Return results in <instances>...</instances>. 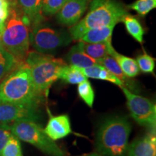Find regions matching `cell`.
Wrapping results in <instances>:
<instances>
[{
  "instance_id": "5b68a950",
  "label": "cell",
  "mask_w": 156,
  "mask_h": 156,
  "mask_svg": "<svg viewBox=\"0 0 156 156\" xmlns=\"http://www.w3.org/2000/svg\"><path fill=\"white\" fill-rule=\"evenodd\" d=\"M15 9H11L10 17L5 23L1 34L3 48L14 56L20 64L23 63L30 46L29 28Z\"/></svg>"
},
{
  "instance_id": "4316f807",
  "label": "cell",
  "mask_w": 156,
  "mask_h": 156,
  "mask_svg": "<svg viewBox=\"0 0 156 156\" xmlns=\"http://www.w3.org/2000/svg\"><path fill=\"white\" fill-rule=\"evenodd\" d=\"M140 71L143 73H153L155 69V59L147 54L138 56L136 60Z\"/></svg>"
},
{
  "instance_id": "e0dca14e",
  "label": "cell",
  "mask_w": 156,
  "mask_h": 156,
  "mask_svg": "<svg viewBox=\"0 0 156 156\" xmlns=\"http://www.w3.org/2000/svg\"><path fill=\"white\" fill-rule=\"evenodd\" d=\"M67 60L70 65H74L80 68L91 67L97 63V61L87 55L77 44L73 46L67 55Z\"/></svg>"
},
{
  "instance_id": "8fae6325",
  "label": "cell",
  "mask_w": 156,
  "mask_h": 156,
  "mask_svg": "<svg viewBox=\"0 0 156 156\" xmlns=\"http://www.w3.org/2000/svg\"><path fill=\"white\" fill-rule=\"evenodd\" d=\"M44 129L46 134L54 141L65 137L72 133L69 116L67 114L51 116Z\"/></svg>"
},
{
  "instance_id": "7a4b0ae2",
  "label": "cell",
  "mask_w": 156,
  "mask_h": 156,
  "mask_svg": "<svg viewBox=\"0 0 156 156\" xmlns=\"http://www.w3.org/2000/svg\"><path fill=\"white\" fill-rule=\"evenodd\" d=\"M131 123L126 117L112 116L101 124L97 132L95 148L103 156H126Z\"/></svg>"
},
{
  "instance_id": "ffe728a7",
  "label": "cell",
  "mask_w": 156,
  "mask_h": 156,
  "mask_svg": "<svg viewBox=\"0 0 156 156\" xmlns=\"http://www.w3.org/2000/svg\"><path fill=\"white\" fill-rule=\"evenodd\" d=\"M19 64H20L17 62L14 56L5 48L0 50V83Z\"/></svg>"
},
{
  "instance_id": "9c48e42d",
  "label": "cell",
  "mask_w": 156,
  "mask_h": 156,
  "mask_svg": "<svg viewBox=\"0 0 156 156\" xmlns=\"http://www.w3.org/2000/svg\"><path fill=\"white\" fill-rule=\"evenodd\" d=\"M38 106H24L0 101V124H8L20 120L36 122L40 118Z\"/></svg>"
},
{
  "instance_id": "ba28073f",
  "label": "cell",
  "mask_w": 156,
  "mask_h": 156,
  "mask_svg": "<svg viewBox=\"0 0 156 156\" xmlns=\"http://www.w3.org/2000/svg\"><path fill=\"white\" fill-rule=\"evenodd\" d=\"M125 95L127 106L132 118L142 126L155 129L156 106L153 101L133 93L125 87H121Z\"/></svg>"
},
{
  "instance_id": "cb8c5ba5",
  "label": "cell",
  "mask_w": 156,
  "mask_h": 156,
  "mask_svg": "<svg viewBox=\"0 0 156 156\" xmlns=\"http://www.w3.org/2000/svg\"><path fill=\"white\" fill-rule=\"evenodd\" d=\"M0 156H23L20 142L14 134L10 136L2 151Z\"/></svg>"
},
{
  "instance_id": "f546056e",
  "label": "cell",
  "mask_w": 156,
  "mask_h": 156,
  "mask_svg": "<svg viewBox=\"0 0 156 156\" xmlns=\"http://www.w3.org/2000/svg\"><path fill=\"white\" fill-rule=\"evenodd\" d=\"M3 48V46H2V39H1V35H0V50L2 49Z\"/></svg>"
},
{
  "instance_id": "83f0119b",
  "label": "cell",
  "mask_w": 156,
  "mask_h": 156,
  "mask_svg": "<svg viewBox=\"0 0 156 156\" xmlns=\"http://www.w3.org/2000/svg\"><path fill=\"white\" fill-rule=\"evenodd\" d=\"M12 134L10 125L8 124H0V154Z\"/></svg>"
},
{
  "instance_id": "5bb4252c",
  "label": "cell",
  "mask_w": 156,
  "mask_h": 156,
  "mask_svg": "<svg viewBox=\"0 0 156 156\" xmlns=\"http://www.w3.org/2000/svg\"><path fill=\"white\" fill-rule=\"evenodd\" d=\"M97 63L100 65L103 66L108 69L110 73H112L113 75L116 76V77L119 79L124 84V86L126 87L129 90H131L132 91L138 90L137 87H136V85L130 80L129 77H126L123 73L122 69H121L119 64L117 63L116 60L112 56H106L101 59L98 60Z\"/></svg>"
},
{
  "instance_id": "7c38bea8",
  "label": "cell",
  "mask_w": 156,
  "mask_h": 156,
  "mask_svg": "<svg viewBox=\"0 0 156 156\" xmlns=\"http://www.w3.org/2000/svg\"><path fill=\"white\" fill-rule=\"evenodd\" d=\"M126 156H156L155 134H147L134 140L129 145Z\"/></svg>"
},
{
  "instance_id": "d4e9b609",
  "label": "cell",
  "mask_w": 156,
  "mask_h": 156,
  "mask_svg": "<svg viewBox=\"0 0 156 156\" xmlns=\"http://www.w3.org/2000/svg\"><path fill=\"white\" fill-rule=\"evenodd\" d=\"M138 14L144 16L156 7V0H136L129 6Z\"/></svg>"
},
{
  "instance_id": "9a60e30c",
  "label": "cell",
  "mask_w": 156,
  "mask_h": 156,
  "mask_svg": "<svg viewBox=\"0 0 156 156\" xmlns=\"http://www.w3.org/2000/svg\"><path fill=\"white\" fill-rule=\"evenodd\" d=\"M80 69L87 77L108 81L120 87H124V84L119 79H118L116 76L113 75L112 73H110L104 67L98 64H95L89 67L80 68Z\"/></svg>"
},
{
  "instance_id": "7402d4cb",
  "label": "cell",
  "mask_w": 156,
  "mask_h": 156,
  "mask_svg": "<svg viewBox=\"0 0 156 156\" xmlns=\"http://www.w3.org/2000/svg\"><path fill=\"white\" fill-rule=\"evenodd\" d=\"M21 9L30 20L38 23L41 17L42 0H18Z\"/></svg>"
},
{
  "instance_id": "44dd1931",
  "label": "cell",
  "mask_w": 156,
  "mask_h": 156,
  "mask_svg": "<svg viewBox=\"0 0 156 156\" xmlns=\"http://www.w3.org/2000/svg\"><path fill=\"white\" fill-rule=\"evenodd\" d=\"M122 22L125 25L126 29L129 34L131 35L136 41L142 44L145 31L140 21L135 17L127 14L123 17Z\"/></svg>"
},
{
  "instance_id": "6da1fadb",
  "label": "cell",
  "mask_w": 156,
  "mask_h": 156,
  "mask_svg": "<svg viewBox=\"0 0 156 156\" xmlns=\"http://www.w3.org/2000/svg\"><path fill=\"white\" fill-rule=\"evenodd\" d=\"M44 98L35 88L30 70L23 63L0 83V101L38 106Z\"/></svg>"
},
{
  "instance_id": "4fadbf2b",
  "label": "cell",
  "mask_w": 156,
  "mask_h": 156,
  "mask_svg": "<svg viewBox=\"0 0 156 156\" xmlns=\"http://www.w3.org/2000/svg\"><path fill=\"white\" fill-rule=\"evenodd\" d=\"M77 44L87 55L96 61L106 56H112L115 51L112 42L85 43L80 41Z\"/></svg>"
},
{
  "instance_id": "277c9868",
  "label": "cell",
  "mask_w": 156,
  "mask_h": 156,
  "mask_svg": "<svg viewBox=\"0 0 156 156\" xmlns=\"http://www.w3.org/2000/svg\"><path fill=\"white\" fill-rule=\"evenodd\" d=\"M25 64L30 68L35 88L44 98H47L50 87L58 79L60 71L67 65L61 58L38 51L29 52Z\"/></svg>"
},
{
  "instance_id": "f1b7e54d",
  "label": "cell",
  "mask_w": 156,
  "mask_h": 156,
  "mask_svg": "<svg viewBox=\"0 0 156 156\" xmlns=\"http://www.w3.org/2000/svg\"><path fill=\"white\" fill-rule=\"evenodd\" d=\"M83 156H103V155H101V154H99V153H90V154H87V155H85Z\"/></svg>"
},
{
  "instance_id": "30bf717a",
  "label": "cell",
  "mask_w": 156,
  "mask_h": 156,
  "mask_svg": "<svg viewBox=\"0 0 156 156\" xmlns=\"http://www.w3.org/2000/svg\"><path fill=\"white\" fill-rule=\"evenodd\" d=\"M88 0H67L57 12V20L65 26L75 25L87 7Z\"/></svg>"
},
{
  "instance_id": "ac0fdd59",
  "label": "cell",
  "mask_w": 156,
  "mask_h": 156,
  "mask_svg": "<svg viewBox=\"0 0 156 156\" xmlns=\"http://www.w3.org/2000/svg\"><path fill=\"white\" fill-rule=\"evenodd\" d=\"M112 56L116 60L117 63L126 77L132 78L140 74V71L137 63L134 58L117 53L116 51L113 53Z\"/></svg>"
},
{
  "instance_id": "603a6c76",
  "label": "cell",
  "mask_w": 156,
  "mask_h": 156,
  "mask_svg": "<svg viewBox=\"0 0 156 156\" xmlns=\"http://www.w3.org/2000/svg\"><path fill=\"white\" fill-rule=\"evenodd\" d=\"M77 93L80 98L89 107H93L95 100V92L92 85L87 80L78 84Z\"/></svg>"
},
{
  "instance_id": "52a82bcc",
  "label": "cell",
  "mask_w": 156,
  "mask_h": 156,
  "mask_svg": "<svg viewBox=\"0 0 156 156\" xmlns=\"http://www.w3.org/2000/svg\"><path fill=\"white\" fill-rule=\"evenodd\" d=\"M30 44L36 51L43 54L53 52L68 45L73 40L67 33L36 23L29 34Z\"/></svg>"
},
{
  "instance_id": "4dcf8cb0",
  "label": "cell",
  "mask_w": 156,
  "mask_h": 156,
  "mask_svg": "<svg viewBox=\"0 0 156 156\" xmlns=\"http://www.w3.org/2000/svg\"><path fill=\"white\" fill-rule=\"evenodd\" d=\"M6 1H7V2H12V1H13V0H6Z\"/></svg>"
},
{
  "instance_id": "1f68e13d",
  "label": "cell",
  "mask_w": 156,
  "mask_h": 156,
  "mask_svg": "<svg viewBox=\"0 0 156 156\" xmlns=\"http://www.w3.org/2000/svg\"><path fill=\"white\" fill-rule=\"evenodd\" d=\"M88 1H89V0H88Z\"/></svg>"
},
{
  "instance_id": "3957f363",
  "label": "cell",
  "mask_w": 156,
  "mask_h": 156,
  "mask_svg": "<svg viewBox=\"0 0 156 156\" xmlns=\"http://www.w3.org/2000/svg\"><path fill=\"white\" fill-rule=\"evenodd\" d=\"M127 14L126 9L116 0H93L89 12L70 28V36L74 40H80L87 30L116 25Z\"/></svg>"
},
{
  "instance_id": "8992f818",
  "label": "cell",
  "mask_w": 156,
  "mask_h": 156,
  "mask_svg": "<svg viewBox=\"0 0 156 156\" xmlns=\"http://www.w3.org/2000/svg\"><path fill=\"white\" fill-rule=\"evenodd\" d=\"M12 134L30 143L49 156H65L63 151L46 134L40 124L31 120H20L10 126Z\"/></svg>"
},
{
  "instance_id": "d6986e66",
  "label": "cell",
  "mask_w": 156,
  "mask_h": 156,
  "mask_svg": "<svg viewBox=\"0 0 156 156\" xmlns=\"http://www.w3.org/2000/svg\"><path fill=\"white\" fill-rule=\"evenodd\" d=\"M80 68L74 65L65 66L60 71L58 79H61L65 83L79 84L87 80Z\"/></svg>"
},
{
  "instance_id": "2e32d148",
  "label": "cell",
  "mask_w": 156,
  "mask_h": 156,
  "mask_svg": "<svg viewBox=\"0 0 156 156\" xmlns=\"http://www.w3.org/2000/svg\"><path fill=\"white\" fill-rule=\"evenodd\" d=\"M115 25L101 27L87 30L79 41L85 43L112 42V33Z\"/></svg>"
},
{
  "instance_id": "484cf974",
  "label": "cell",
  "mask_w": 156,
  "mask_h": 156,
  "mask_svg": "<svg viewBox=\"0 0 156 156\" xmlns=\"http://www.w3.org/2000/svg\"><path fill=\"white\" fill-rule=\"evenodd\" d=\"M67 0H42L41 12L46 15L56 14Z\"/></svg>"
}]
</instances>
